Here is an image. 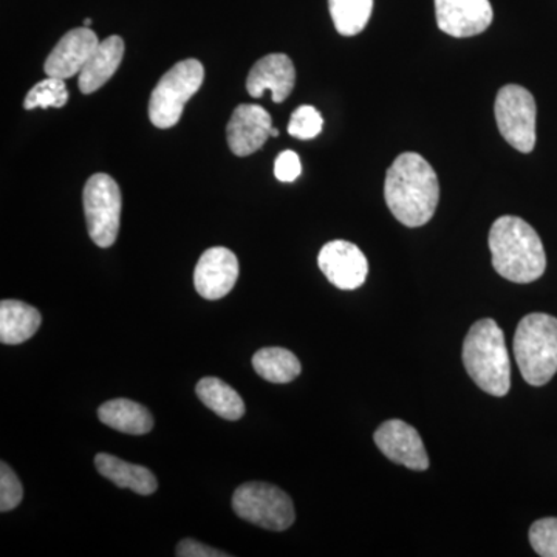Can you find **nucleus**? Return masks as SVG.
<instances>
[{"instance_id":"1","label":"nucleus","mask_w":557,"mask_h":557,"mask_svg":"<svg viewBox=\"0 0 557 557\" xmlns=\"http://www.w3.org/2000/svg\"><path fill=\"white\" fill-rule=\"evenodd\" d=\"M384 199L394 218L408 228L426 225L438 207L440 185L434 168L420 153L405 152L392 163Z\"/></svg>"},{"instance_id":"2","label":"nucleus","mask_w":557,"mask_h":557,"mask_svg":"<svg viewBox=\"0 0 557 557\" xmlns=\"http://www.w3.org/2000/svg\"><path fill=\"white\" fill-rule=\"evenodd\" d=\"M494 270L507 281L530 284L544 276L547 256L536 230L516 215H504L490 231Z\"/></svg>"},{"instance_id":"3","label":"nucleus","mask_w":557,"mask_h":557,"mask_svg":"<svg viewBox=\"0 0 557 557\" xmlns=\"http://www.w3.org/2000/svg\"><path fill=\"white\" fill-rule=\"evenodd\" d=\"M463 364L472 381L493 397H505L511 388V361L505 335L494 319H480L463 343Z\"/></svg>"},{"instance_id":"4","label":"nucleus","mask_w":557,"mask_h":557,"mask_svg":"<svg viewBox=\"0 0 557 557\" xmlns=\"http://www.w3.org/2000/svg\"><path fill=\"white\" fill-rule=\"evenodd\" d=\"M512 347L523 380L534 387L545 386L557 372V319L527 314L519 322Z\"/></svg>"},{"instance_id":"5","label":"nucleus","mask_w":557,"mask_h":557,"mask_svg":"<svg viewBox=\"0 0 557 557\" xmlns=\"http://www.w3.org/2000/svg\"><path fill=\"white\" fill-rule=\"evenodd\" d=\"M205 69L200 61L177 62L164 73L149 101V119L159 129H171L182 119L183 110L190 98L200 90Z\"/></svg>"},{"instance_id":"6","label":"nucleus","mask_w":557,"mask_h":557,"mask_svg":"<svg viewBox=\"0 0 557 557\" xmlns=\"http://www.w3.org/2000/svg\"><path fill=\"white\" fill-rule=\"evenodd\" d=\"M233 509L240 519L270 531H285L295 523L293 500L271 483L249 482L237 487Z\"/></svg>"},{"instance_id":"7","label":"nucleus","mask_w":557,"mask_h":557,"mask_svg":"<svg viewBox=\"0 0 557 557\" xmlns=\"http://www.w3.org/2000/svg\"><path fill=\"white\" fill-rule=\"evenodd\" d=\"M494 113L502 137L519 152H533L536 146L537 115L533 95L516 84L502 87L494 104Z\"/></svg>"},{"instance_id":"8","label":"nucleus","mask_w":557,"mask_h":557,"mask_svg":"<svg viewBox=\"0 0 557 557\" xmlns=\"http://www.w3.org/2000/svg\"><path fill=\"white\" fill-rule=\"evenodd\" d=\"M83 201L90 239L100 248L112 247L120 231V186L108 174L91 175L84 186Z\"/></svg>"},{"instance_id":"9","label":"nucleus","mask_w":557,"mask_h":557,"mask_svg":"<svg viewBox=\"0 0 557 557\" xmlns=\"http://www.w3.org/2000/svg\"><path fill=\"white\" fill-rule=\"evenodd\" d=\"M318 265L330 284L346 292L361 287L369 274L364 252L347 240H333L324 245L318 256Z\"/></svg>"},{"instance_id":"10","label":"nucleus","mask_w":557,"mask_h":557,"mask_svg":"<svg viewBox=\"0 0 557 557\" xmlns=\"http://www.w3.org/2000/svg\"><path fill=\"white\" fill-rule=\"evenodd\" d=\"M440 30L454 38H472L493 24L490 0H435Z\"/></svg>"},{"instance_id":"11","label":"nucleus","mask_w":557,"mask_h":557,"mask_svg":"<svg viewBox=\"0 0 557 557\" xmlns=\"http://www.w3.org/2000/svg\"><path fill=\"white\" fill-rule=\"evenodd\" d=\"M375 445L381 453L412 471H426L429 457L417 429L403 420H388L376 429Z\"/></svg>"},{"instance_id":"12","label":"nucleus","mask_w":557,"mask_h":557,"mask_svg":"<svg viewBox=\"0 0 557 557\" xmlns=\"http://www.w3.org/2000/svg\"><path fill=\"white\" fill-rule=\"evenodd\" d=\"M239 278V260L228 248H209L201 255L196 271L194 285L201 298L218 300L230 295Z\"/></svg>"},{"instance_id":"13","label":"nucleus","mask_w":557,"mask_h":557,"mask_svg":"<svg viewBox=\"0 0 557 557\" xmlns=\"http://www.w3.org/2000/svg\"><path fill=\"white\" fill-rule=\"evenodd\" d=\"M100 42L89 27L73 28L67 35L62 36L47 58L44 64L47 76L65 81L79 75Z\"/></svg>"},{"instance_id":"14","label":"nucleus","mask_w":557,"mask_h":557,"mask_svg":"<svg viewBox=\"0 0 557 557\" xmlns=\"http://www.w3.org/2000/svg\"><path fill=\"white\" fill-rule=\"evenodd\" d=\"M273 127L270 113L258 104H242L234 110L226 137L231 152L237 157H248L258 152L271 137Z\"/></svg>"},{"instance_id":"15","label":"nucleus","mask_w":557,"mask_h":557,"mask_svg":"<svg viewBox=\"0 0 557 557\" xmlns=\"http://www.w3.org/2000/svg\"><path fill=\"white\" fill-rule=\"evenodd\" d=\"M296 70L287 54L273 53L262 58L249 70L247 90L252 98L271 91L273 102H284L295 89Z\"/></svg>"},{"instance_id":"16","label":"nucleus","mask_w":557,"mask_h":557,"mask_svg":"<svg viewBox=\"0 0 557 557\" xmlns=\"http://www.w3.org/2000/svg\"><path fill=\"white\" fill-rule=\"evenodd\" d=\"M124 57V40L120 36H110L101 40L90 60L81 70L78 86L84 95L100 90L119 70Z\"/></svg>"},{"instance_id":"17","label":"nucleus","mask_w":557,"mask_h":557,"mask_svg":"<svg viewBox=\"0 0 557 557\" xmlns=\"http://www.w3.org/2000/svg\"><path fill=\"white\" fill-rule=\"evenodd\" d=\"M95 467H97L102 478L110 480L119 487L134 491L139 496H150L159 487L156 475L148 468L127 463V461L110 456V454H98L95 457Z\"/></svg>"},{"instance_id":"18","label":"nucleus","mask_w":557,"mask_h":557,"mask_svg":"<svg viewBox=\"0 0 557 557\" xmlns=\"http://www.w3.org/2000/svg\"><path fill=\"white\" fill-rule=\"evenodd\" d=\"M42 322V317L35 307L21 300H2L0 302V343L16 346L35 336Z\"/></svg>"},{"instance_id":"19","label":"nucleus","mask_w":557,"mask_h":557,"mask_svg":"<svg viewBox=\"0 0 557 557\" xmlns=\"http://www.w3.org/2000/svg\"><path fill=\"white\" fill-rule=\"evenodd\" d=\"M98 417L106 426L123 432V434L145 435L153 428L152 413L139 403L126 398L106 401L98 409Z\"/></svg>"},{"instance_id":"20","label":"nucleus","mask_w":557,"mask_h":557,"mask_svg":"<svg viewBox=\"0 0 557 557\" xmlns=\"http://www.w3.org/2000/svg\"><path fill=\"white\" fill-rule=\"evenodd\" d=\"M252 368L260 379L276 384L292 383L302 370L298 357L282 347L260 348L252 357Z\"/></svg>"},{"instance_id":"21","label":"nucleus","mask_w":557,"mask_h":557,"mask_svg":"<svg viewBox=\"0 0 557 557\" xmlns=\"http://www.w3.org/2000/svg\"><path fill=\"white\" fill-rule=\"evenodd\" d=\"M200 401L225 420L236 421L245 416V403L230 384L214 376H207L197 383Z\"/></svg>"},{"instance_id":"22","label":"nucleus","mask_w":557,"mask_h":557,"mask_svg":"<svg viewBox=\"0 0 557 557\" xmlns=\"http://www.w3.org/2000/svg\"><path fill=\"white\" fill-rule=\"evenodd\" d=\"M329 9L339 35L357 36L369 24L373 0H329Z\"/></svg>"},{"instance_id":"23","label":"nucleus","mask_w":557,"mask_h":557,"mask_svg":"<svg viewBox=\"0 0 557 557\" xmlns=\"http://www.w3.org/2000/svg\"><path fill=\"white\" fill-rule=\"evenodd\" d=\"M69 101V90L65 87L64 79L49 78L40 81L36 84L27 97H25L24 108L27 110L33 109H49V108H64Z\"/></svg>"},{"instance_id":"24","label":"nucleus","mask_w":557,"mask_h":557,"mask_svg":"<svg viewBox=\"0 0 557 557\" xmlns=\"http://www.w3.org/2000/svg\"><path fill=\"white\" fill-rule=\"evenodd\" d=\"M324 120L313 106H300L292 113L288 123V134L299 139L317 138L322 132Z\"/></svg>"},{"instance_id":"25","label":"nucleus","mask_w":557,"mask_h":557,"mask_svg":"<svg viewBox=\"0 0 557 557\" xmlns=\"http://www.w3.org/2000/svg\"><path fill=\"white\" fill-rule=\"evenodd\" d=\"M530 544L542 557H557V518L537 520L530 528Z\"/></svg>"},{"instance_id":"26","label":"nucleus","mask_w":557,"mask_h":557,"mask_svg":"<svg viewBox=\"0 0 557 557\" xmlns=\"http://www.w3.org/2000/svg\"><path fill=\"white\" fill-rule=\"evenodd\" d=\"M22 497H24V490H22L20 478L5 461H2L0 465V511H13L14 508L20 507Z\"/></svg>"},{"instance_id":"27","label":"nucleus","mask_w":557,"mask_h":557,"mask_svg":"<svg viewBox=\"0 0 557 557\" xmlns=\"http://www.w3.org/2000/svg\"><path fill=\"white\" fill-rule=\"evenodd\" d=\"M300 172H302V164H300L298 153L293 152V150H284V152L278 153L276 164H274V175H276L278 182H295Z\"/></svg>"},{"instance_id":"28","label":"nucleus","mask_w":557,"mask_h":557,"mask_svg":"<svg viewBox=\"0 0 557 557\" xmlns=\"http://www.w3.org/2000/svg\"><path fill=\"white\" fill-rule=\"evenodd\" d=\"M175 555L178 557H228V553L220 552V549L208 547V545L200 544L194 539H183L177 545Z\"/></svg>"},{"instance_id":"29","label":"nucleus","mask_w":557,"mask_h":557,"mask_svg":"<svg viewBox=\"0 0 557 557\" xmlns=\"http://www.w3.org/2000/svg\"><path fill=\"white\" fill-rule=\"evenodd\" d=\"M270 135L271 137H278V131L276 129V127H271Z\"/></svg>"},{"instance_id":"30","label":"nucleus","mask_w":557,"mask_h":557,"mask_svg":"<svg viewBox=\"0 0 557 557\" xmlns=\"http://www.w3.org/2000/svg\"><path fill=\"white\" fill-rule=\"evenodd\" d=\"M91 25V20H89V17H87L86 21H84V27H90Z\"/></svg>"}]
</instances>
